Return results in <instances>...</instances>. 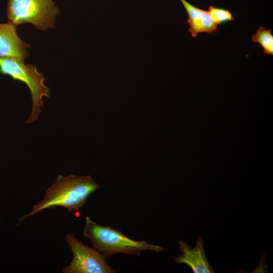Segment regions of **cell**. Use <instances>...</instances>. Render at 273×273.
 I'll use <instances>...</instances> for the list:
<instances>
[{
    "label": "cell",
    "instance_id": "5",
    "mask_svg": "<svg viewBox=\"0 0 273 273\" xmlns=\"http://www.w3.org/2000/svg\"><path fill=\"white\" fill-rule=\"evenodd\" d=\"M66 243L69 246L73 259L69 265L62 269L63 273H115L105 261L103 255L95 249L84 245L72 234L67 233Z\"/></svg>",
    "mask_w": 273,
    "mask_h": 273
},
{
    "label": "cell",
    "instance_id": "2",
    "mask_svg": "<svg viewBox=\"0 0 273 273\" xmlns=\"http://www.w3.org/2000/svg\"><path fill=\"white\" fill-rule=\"evenodd\" d=\"M82 234L90 240L93 248L100 252L105 259L120 253L139 256L144 250L158 252L164 250L162 247L145 241L131 239L119 230L97 223L89 216L85 217Z\"/></svg>",
    "mask_w": 273,
    "mask_h": 273
},
{
    "label": "cell",
    "instance_id": "8",
    "mask_svg": "<svg viewBox=\"0 0 273 273\" xmlns=\"http://www.w3.org/2000/svg\"><path fill=\"white\" fill-rule=\"evenodd\" d=\"M189 16V31L195 37L201 32L210 34L217 32V24L213 21L208 11L197 8L186 0H180Z\"/></svg>",
    "mask_w": 273,
    "mask_h": 273
},
{
    "label": "cell",
    "instance_id": "6",
    "mask_svg": "<svg viewBox=\"0 0 273 273\" xmlns=\"http://www.w3.org/2000/svg\"><path fill=\"white\" fill-rule=\"evenodd\" d=\"M17 27L9 21L0 23V58L12 57L24 60L29 57L27 49L30 44L18 36Z\"/></svg>",
    "mask_w": 273,
    "mask_h": 273
},
{
    "label": "cell",
    "instance_id": "10",
    "mask_svg": "<svg viewBox=\"0 0 273 273\" xmlns=\"http://www.w3.org/2000/svg\"><path fill=\"white\" fill-rule=\"evenodd\" d=\"M208 12L213 21L217 25L235 21L232 13L223 8L210 6Z\"/></svg>",
    "mask_w": 273,
    "mask_h": 273
},
{
    "label": "cell",
    "instance_id": "1",
    "mask_svg": "<svg viewBox=\"0 0 273 273\" xmlns=\"http://www.w3.org/2000/svg\"><path fill=\"white\" fill-rule=\"evenodd\" d=\"M99 188V185L90 175H59L47 190L42 200L34 205L29 213L21 217L18 224L42 210L57 206L77 211Z\"/></svg>",
    "mask_w": 273,
    "mask_h": 273
},
{
    "label": "cell",
    "instance_id": "7",
    "mask_svg": "<svg viewBox=\"0 0 273 273\" xmlns=\"http://www.w3.org/2000/svg\"><path fill=\"white\" fill-rule=\"evenodd\" d=\"M178 245L183 253L173 257L176 262L186 264L194 273L214 272L205 256L201 237L197 238L194 248H191L181 240L178 242Z\"/></svg>",
    "mask_w": 273,
    "mask_h": 273
},
{
    "label": "cell",
    "instance_id": "9",
    "mask_svg": "<svg viewBox=\"0 0 273 273\" xmlns=\"http://www.w3.org/2000/svg\"><path fill=\"white\" fill-rule=\"evenodd\" d=\"M252 41L260 44L265 54L273 55V35L271 29L260 26L252 36Z\"/></svg>",
    "mask_w": 273,
    "mask_h": 273
},
{
    "label": "cell",
    "instance_id": "4",
    "mask_svg": "<svg viewBox=\"0 0 273 273\" xmlns=\"http://www.w3.org/2000/svg\"><path fill=\"white\" fill-rule=\"evenodd\" d=\"M59 9L53 0H8V21L18 26L29 23L39 30L53 28Z\"/></svg>",
    "mask_w": 273,
    "mask_h": 273
},
{
    "label": "cell",
    "instance_id": "3",
    "mask_svg": "<svg viewBox=\"0 0 273 273\" xmlns=\"http://www.w3.org/2000/svg\"><path fill=\"white\" fill-rule=\"evenodd\" d=\"M0 73L25 83L30 89L32 107L27 124L37 120L44 106L43 97L49 98L50 89L44 84L45 78L34 65L25 64L24 60L12 57L0 58Z\"/></svg>",
    "mask_w": 273,
    "mask_h": 273
}]
</instances>
